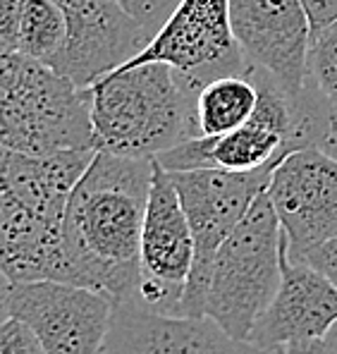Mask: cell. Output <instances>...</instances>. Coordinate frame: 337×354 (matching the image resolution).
Listing matches in <instances>:
<instances>
[{"mask_svg":"<svg viewBox=\"0 0 337 354\" xmlns=\"http://www.w3.org/2000/svg\"><path fill=\"white\" fill-rule=\"evenodd\" d=\"M153 158L96 151L62 218V242L75 283L134 306L139 254L153 185Z\"/></svg>","mask_w":337,"mask_h":354,"instance_id":"6da1fadb","label":"cell"},{"mask_svg":"<svg viewBox=\"0 0 337 354\" xmlns=\"http://www.w3.org/2000/svg\"><path fill=\"white\" fill-rule=\"evenodd\" d=\"M89 88L96 151L155 158L204 137L196 118L199 91L168 62L124 65Z\"/></svg>","mask_w":337,"mask_h":354,"instance_id":"7a4b0ae2","label":"cell"},{"mask_svg":"<svg viewBox=\"0 0 337 354\" xmlns=\"http://www.w3.org/2000/svg\"><path fill=\"white\" fill-rule=\"evenodd\" d=\"M3 149L46 156L93 147L91 88L24 53L0 55Z\"/></svg>","mask_w":337,"mask_h":354,"instance_id":"3957f363","label":"cell"},{"mask_svg":"<svg viewBox=\"0 0 337 354\" xmlns=\"http://www.w3.org/2000/svg\"><path fill=\"white\" fill-rule=\"evenodd\" d=\"M285 249L287 235L266 189L218 249L206 295V316L237 340H249L282 285Z\"/></svg>","mask_w":337,"mask_h":354,"instance_id":"277c9868","label":"cell"},{"mask_svg":"<svg viewBox=\"0 0 337 354\" xmlns=\"http://www.w3.org/2000/svg\"><path fill=\"white\" fill-rule=\"evenodd\" d=\"M276 165L271 163L249 173L222 168L170 173L194 237V266L186 285L182 316H206V295L218 249L242 223L256 196L268 189Z\"/></svg>","mask_w":337,"mask_h":354,"instance_id":"5b68a950","label":"cell"},{"mask_svg":"<svg viewBox=\"0 0 337 354\" xmlns=\"http://www.w3.org/2000/svg\"><path fill=\"white\" fill-rule=\"evenodd\" d=\"M34 328L48 354H101L115 301L93 288L58 280L3 283V319Z\"/></svg>","mask_w":337,"mask_h":354,"instance_id":"8992f818","label":"cell"},{"mask_svg":"<svg viewBox=\"0 0 337 354\" xmlns=\"http://www.w3.org/2000/svg\"><path fill=\"white\" fill-rule=\"evenodd\" d=\"M191 266L194 237L189 221L170 173L155 163L142 230L139 290L134 306L163 316H182Z\"/></svg>","mask_w":337,"mask_h":354,"instance_id":"52a82bcc","label":"cell"},{"mask_svg":"<svg viewBox=\"0 0 337 354\" xmlns=\"http://www.w3.org/2000/svg\"><path fill=\"white\" fill-rule=\"evenodd\" d=\"M142 62H168L194 91L218 77L244 72L249 65L232 34L230 0H182L151 44L127 65Z\"/></svg>","mask_w":337,"mask_h":354,"instance_id":"ba28073f","label":"cell"},{"mask_svg":"<svg viewBox=\"0 0 337 354\" xmlns=\"http://www.w3.org/2000/svg\"><path fill=\"white\" fill-rule=\"evenodd\" d=\"M268 196L287 235L289 261L304 263L337 237V156L320 147L287 153L273 170Z\"/></svg>","mask_w":337,"mask_h":354,"instance_id":"9c48e42d","label":"cell"},{"mask_svg":"<svg viewBox=\"0 0 337 354\" xmlns=\"http://www.w3.org/2000/svg\"><path fill=\"white\" fill-rule=\"evenodd\" d=\"M230 24L247 65L292 96L307 91L311 22L302 0H230Z\"/></svg>","mask_w":337,"mask_h":354,"instance_id":"30bf717a","label":"cell"},{"mask_svg":"<svg viewBox=\"0 0 337 354\" xmlns=\"http://www.w3.org/2000/svg\"><path fill=\"white\" fill-rule=\"evenodd\" d=\"M55 3L67 17V41L53 67L79 86L96 84L151 44V34L122 8L120 0Z\"/></svg>","mask_w":337,"mask_h":354,"instance_id":"8fae6325","label":"cell"},{"mask_svg":"<svg viewBox=\"0 0 337 354\" xmlns=\"http://www.w3.org/2000/svg\"><path fill=\"white\" fill-rule=\"evenodd\" d=\"M101 354H282L237 340L211 316H163L139 306H115Z\"/></svg>","mask_w":337,"mask_h":354,"instance_id":"7c38bea8","label":"cell"},{"mask_svg":"<svg viewBox=\"0 0 337 354\" xmlns=\"http://www.w3.org/2000/svg\"><path fill=\"white\" fill-rule=\"evenodd\" d=\"M337 324V285L309 263L282 257V285L256 321L249 342L282 350L289 342L325 337Z\"/></svg>","mask_w":337,"mask_h":354,"instance_id":"4fadbf2b","label":"cell"},{"mask_svg":"<svg viewBox=\"0 0 337 354\" xmlns=\"http://www.w3.org/2000/svg\"><path fill=\"white\" fill-rule=\"evenodd\" d=\"M0 273L3 283L77 285L62 242V223L41 218L5 189H0Z\"/></svg>","mask_w":337,"mask_h":354,"instance_id":"5bb4252c","label":"cell"},{"mask_svg":"<svg viewBox=\"0 0 337 354\" xmlns=\"http://www.w3.org/2000/svg\"><path fill=\"white\" fill-rule=\"evenodd\" d=\"M96 149H67L46 156L3 149L0 156V189L39 213L41 218L62 223L75 187L89 170Z\"/></svg>","mask_w":337,"mask_h":354,"instance_id":"9a60e30c","label":"cell"},{"mask_svg":"<svg viewBox=\"0 0 337 354\" xmlns=\"http://www.w3.org/2000/svg\"><path fill=\"white\" fill-rule=\"evenodd\" d=\"M258 82L251 70L218 77L209 82L196 96V118L204 137L227 134L244 124L258 106Z\"/></svg>","mask_w":337,"mask_h":354,"instance_id":"2e32d148","label":"cell"},{"mask_svg":"<svg viewBox=\"0 0 337 354\" xmlns=\"http://www.w3.org/2000/svg\"><path fill=\"white\" fill-rule=\"evenodd\" d=\"M307 88L316 96L328 120L330 142L325 151L337 156V19L311 34Z\"/></svg>","mask_w":337,"mask_h":354,"instance_id":"e0dca14e","label":"cell"},{"mask_svg":"<svg viewBox=\"0 0 337 354\" xmlns=\"http://www.w3.org/2000/svg\"><path fill=\"white\" fill-rule=\"evenodd\" d=\"M67 41V17L55 0H29L19 29L17 53L53 67Z\"/></svg>","mask_w":337,"mask_h":354,"instance_id":"ac0fdd59","label":"cell"},{"mask_svg":"<svg viewBox=\"0 0 337 354\" xmlns=\"http://www.w3.org/2000/svg\"><path fill=\"white\" fill-rule=\"evenodd\" d=\"M0 354H48L34 328L22 319L5 316L0 326Z\"/></svg>","mask_w":337,"mask_h":354,"instance_id":"d6986e66","label":"cell"},{"mask_svg":"<svg viewBox=\"0 0 337 354\" xmlns=\"http://www.w3.org/2000/svg\"><path fill=\"white\" fill-rule=\"evenodd\" d=\"M180 3L182 0H120L122 8L151 34V39L163 29Z\"/></svg>","mask_w":337,"mask_h":354,"instance_id":"ffe728a7","label":"cell"},{"mask_svg":"<svg viewBox=\"0 0 337 354\" xmlns=\"http://www.w3.org/2000/svg\"><path fill=\"white\" fill-rule=\"evenodd\" d=\"M29 0H0V50L17 53L19 29Z\"/></svg>","mask_w":337,"mask_h":354,"instance_id":"44dd1931","label":"cell"},{"mask_svg":"<svg viewBox=\"0 0 337 354\" xmlns=\"http://www.w3.org/2000/svg\"><path fill=\"white\" fill-rule=\"evenodd\" d=\"M304 263L318 268L320 273L328 275V278L337 285V237L323 242L320 247H316L314 252L307 257V261H304Z\"/></svg>","mask_w":337,"mask_h":354,"instance_id":"7402d4cb","label":"cell"},{"mask_svg":"<svg viewBox=\"0 0 337 354\" xmlns=\"http://www.w3.org/2000/svg\"><path fill=\"white\" fill-rule=\"evenodd\" d=\"M309 15L311 29H323L337 19V0H302Z\"/></svg>","mask_w":337,"mask_h":354,"instance_id":"603a6c76","label":"cell"},{"mask_svg":"<svg viewBox=\"0 0 337 354\" xmlns=\"http://www.w3.org/2000/svg\"><path fill=\"white\" fill-rule=\"evenodd\" d=\"M282 354H337V350L325 337H314V340L289 342L282 347Z\"/></svg>","mask_w":337,"mask_h":354,"instance_id":"cb8c5ba5","label":"cell"},{"mask_svg":"<svg viewBox=\"0 0 337 354\" xmlns=\"http://www.w3.org/2000/svg\"><path fill=\"white\" fill-rule=\"evenodd\" d=\"M325 340H328L330 345H333L335 350H337V324H335V326H333V328H330V330H328V335H325Z\"/></svg>","mask_w":337,"mask_h":354,"instance_id":"d4e9b609","label":"cell"}]
</instances>
